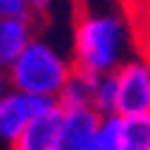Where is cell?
Wrapping results in <instances>:
<instances>
[{"mask_svg":"<svg viewBox=\"0 0 150 150\" xmlns=\"http://www.w3.org/2000/svg\"><path fill=\"white\" fill-rule=\"evenodd\" d=\"M71 3H82V0H71Z\"/></svg>","mask_w":150,"mask_h":150,"instance_id":"cell-14","label":"cell"},{"mask_svg":"<svg viewBox=\"0 0 150 150\" xmlns=\"http://www.w3.org/2000/svg\"><path fill=\"white\" fill-rule=\"evenodd\" d=\"M3 17H28V0H0Z\"/></svg>","mask_w":150,"mask_h":150,"instance_id":"cell-12","label":"cell"},{"mask_svg":"<svg viewBox=\"0 0 150 150\" xmlns=\"http://www.w3.org/2000/svg\"><path fill=\"white\" fill-rule=\"evenodd\" d=\"M142 3H147V6H150V0H142Z\"/></svg>","mask_w":150,"mask_h":150,"instance_id":"cell-15","label":"cell"},{"mask_svg":"<svg viewBox=\"0 0 150 150\" xmlns=\"http://www.w3.org/2000/svg\"><path fill=\"white\" fill-rule=\"evenodd\" d=\"M91 150H127L125 147V119L122 116H102Z\"/></svg>","mask_w":150,"mask_h":150,"instance_id":"cell-9","label":"cell"},{"mask_svg":"<svg viewBox=\"0 0 150 150\" xmlns=\"http://www.w3.org/2000/svg\"><path fill=\"white\" fill-rule=\"evenodd\" d=\"M57 105V99H42V96H25V93L8 91L0 99V136L8 144H14L23 130L31 125V119L42 110Z\"/></svg>","mask_w":150,"mask_h":150,"instance_id":"cell-4","label":"cell"},{"mask_svg":"<svg viewBox=\"0 0 150 150\" xmlns=\"http://www.w3.org/2000/svg\"><path fill=\"white\" fill-rule=\"evenodd\" d=\"M6 71H8V82L17 93L42 96V99H59L68 79L74 76V65L42 40H34Z\"/></svg>","mask_w":150,"mask_h":150,"instance_id":"cell-2","label":"cell"},{"mask_svg":"<svg viewBox=\"0 0 150 150\" xmlns=\"http://www.w3.org/2000/svg\"><path fill=\"white\" fill-rule=\"evenodd\" d=\"M125 147L127 150H150V113L125 119Z\"/></svg>","mask_w":150,"mask_h":150,"instance_id":"cell-11","label":"cell"},{"mask_svg":"<svg viewBox=\"0 0 150 150\" xmlns=\"http://www.w3.org/2000/svg\"><path fill=\"white\" fill-rule=\"evenodd\" d=\"M116 105H119L116 74H105L96 82V91H93V110L99 116H116Z\"/></svg>","mask_w":150,"mask_h":150,"instance_id":"cell-10","label":"cell"},{"mask_svg":"<svg viewBox=\"0 0 150 150\" xmlns=\"http://www.w3.org/2000/svg\"><path fill=\"white\" fill-rule=\"evenodd\" d=\"M102 76H93V74H85L79 68H74V76L68 79L65 91L59 93V108L65 113H74V110H88L93 108V91H96V82Z\"/></svg>","mask_w":150,"mask_h":150,"instance_id":"cell-8","label":"cell"},{"mask_svg":"<svg viewBox=\"0 0 150 150\" xmlns=\"http://www.w3.org/2000/svg\"><path fill=\"white\" fill-rule=\"evenodd\" d=\"M62 125H65V110L59 108V102H57L54 108L37 113L31 119V125L23 130V136L11 147L14 150H54L59 133H62Z\"/></svg>","mask_w":150,"mask_h":150,"instance_id":"cell-5","label":"cell"},{"mask_svg":"<svg viewBox=\"0 0 150 150\" xmlns=\"http://www.w3.org/2000/svg\"><path fill=\"white\" fill-rule=\"evenodd\" d=\"M51 8V0H28V14H45Z\"/></svg>","mask_w":150,"mask_h":150,"instance_id":"cell-13","label":"cell"},{"mask_svg":"<svg viewBox=\"0 0 150 150\" xmlns=\"http://www.w3.org/2000/svg\"><path fill=\"white\" fill-rule=\"evenodd\" d=\"M31 42L34 34L28 17H3L0 20V62H3V68H11Z\"/></svg>","mask_w":150,"mask_h":150,"instance_id":"cell-7","label":"cell"},{"mask_svg":"<svg viewBox=\"0 0 150 150\" xmlns=\"http://www.w3.org/2000/svg\"><path fill=\"white\" fill-rule=\"evenodd\" d=\"M99 125H102V116L93 108L65 113V125H62V133H59L54 150H91Z\"/></svg>","mask_w":150,"mask_h":150,"instance_id":"cell-6","label":"cell"},{"mask_svg":"<svg viewBox=\"0 0 150 150\" xmlns=\"http://www.w3.org/2000/svg\"><path fill=\"white\" fill-rule=\"evenodd\" d=\"M125 51V25L116 17H79L74 31V68L93 76L116 74Z\"/></svg>","mask_w":150,"mask_h":150,"instance_id":"cell-1","label":"cell"},{"mask_svg":"<svg viewBox=\"0 0 150 150\" xmlns=\"http://www.w3.org/2000/svg\"><path fill=\"white\" fill-rule=\"evenodd\" d=\"M119 105L116 116L130 119L150 113V59H127L116 71Z\"/></svg>","mask_w":150,"mask_h":150,"instance_id":"cell-3","label":"cell"}]
</instances>
